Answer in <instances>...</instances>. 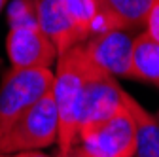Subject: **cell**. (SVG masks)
Returning <instances> with one entry per match:
<instances>
[{
  "mask_svg": "<svg viewBox=\"0 0 159 157\" xmlns=\"http://www.w3.org/2000/svg\"><path fill=\"white\" fill-rule=\"evenodd\" d=\"M84 46H76L57 57V70L53 72L51 96L59 114V151H66L78 142V110L89 78L97 74Z\"/></svg>",
  "mask_w": 159,
  "mask_h": 157,
  "instance_id": "1",
  "label": "cell"
},
{
  "mask_svg": "<svg viewBox=\"0 0 159 157\" xmlns=\"http://www.w3.org/2000/svg\"><path fill=\"white\" fill-rule=\"evenodd\" d=\"M59 114L51 91L0 134V153L42 150L57 142Z\"/></svg>",
  "mask_w": 159,
  "mask_h": 157,
  "instance_id": "2",
  "label": "cell"
},
{
  "mask_svg": "<svg viewBox=\"0 0 159 157\" xmlns=\"http://www.w3.org/2000/svg\"><path fill=\"white\" fill-rule=\"evenodd\" d=\"M51 68H10L0 82V134L51 91Z\"/></svg>",
  "mask_w": 159,
  "mask_h": 157,
  "instance_id": "3",
  "label": "cell"
},
{
  "mask_svg": "<svg viewBox=\"0 0 159 157\" xmlns=\"http://www.w3.org/2000/svg\"><path fill=\"white\" fill-rule=\"evenodd\" d=\"M78 142L95 157H133L136 148V127L125 104L108 119L82 129Z\"/></svg>",
  "mask_w": 159,
  "mask_h": 157,
  "instance_id": "4",
  "label": "cell"
},
{
  "mask_svg": "<svg viewBox=\"0 0 159 157\" xmlns=\"http://www.w3.org/2000/svg\"><path fill=\"white\" fill-rule=\"evenodd\" d=\"M133 44L134 38L131 36V30L110 29L89 36L82 46L97 68L114 78H129Z\"/></svg>",
  "mask_w": 159,
  "mask_h": 157,
  "instance_id": "5",
  "label": "cell"
},
{
  "mask_svg": "<svg viewBox=\"0 0 159 157\" xmlns=\"http://www.w3.org/2000/svg\"><path fill=\"white\" fill-rule=\"evenodd\" d=\"M123 108V87L114 76L98 70L85 83L78 110V134L82 129L101 123Z\"/></svg>",
  "mask_w": 159,
  "mask_h": 157,
  "instance_id": "6",
  "label": "cell"
},
{
  "mask_svg": "<svg viewBox=\"0 0 159 157\" xmlns=\"http://www.w3.org/2000/svg\"><path fill=\"white\" fill-rule=\"evenodd\" d=\"M6 51L11 68H51L59 57L55 44L40 27L10 29Z\"/></svg>",
  "mask_w": 159,
  "mask_h": 157,
  "instance_id": "7",
  "label": "cell"
},
{
  "mask_svg": "<svg viewBox=\"0 0 159 157\" xmlns=\"http://www.w3.org/2000/svg\"><path fill=\"white\" fill-rule=\"evenodd\" d=\"M36 13L40 29L55 44L59 55L87 40V36L72 21L63 0H36Z\"/></svg>",
  "mask_w": 159,
  "mask_h": 157,
  "instance_id": "8",
  "label": "cell"
},
{
  "mask_svg": "<svg viewBox=\"0 0 159 157\" xmlns=\"http://www.w3.org/2000/svg\"><path fill=\"white\" fill-rule=\"evenodd\" d=\"M123 104L136 127V148L133 157H159V119L123 89Z\"/></svg>",
  "mask_w": 159,
  "mask_h": 157,
  "instance_id": "9",
  "label": "cell"
},
{
  "mask_svg": "<svg viewBox=\"0 0 159 157\" xmlns=\"http://www.w3.org/2000/svg\"><path fill=\"white\" fill-rule=\"evenodd\" d=\"M159 0H101V10L114 29L134 30L146 25V19Z\"/></svg>",
  "mask_w": 159,
  "mask_h": 157,
  "instance_id": "10",
  "label": "cell"
},
{
  "mask_svg": "<svg viewBox=\"0 0 159 157\" xmlns=\"http://www.w3.org/2000/svg\"><path fill=\"white\" fill-rule=\"evenodd\" d=\"M129 78L159 87V42L150 38L146 32L134 38Z\"/></svg>",
  "mask_w": 159,
  "mask_h": 157,
  "instance_id": "11",
  "label": "cell"
},
{
  "mask_svg": "<svg viewBox=\"0 0 159 157\" xmlns=\"http://www.w3.org/2000/svg\"><path fill=\"white\" fill-rule=\"evenodd\" d=\"M8 23L13 27H40L36 13V0H13L8 8Z\"/></svg>",
  "mask_w": 159,
  "mask_h": 157,
  "instance_id": "12",
  "label": "cell"
},
{
  "mask_svg": "<svg viewBox=\"0 0 159 157\" xmlns=\"http://www.w3.org/2000/svg\"><path fill=\"white\" fill-rule=\"evenodd\" d=\"M146 34L150 38H153L155 42H159V4L152 10V13L146 19Z\"/></svg>",
  "mask_w": 159,
  "mask_h": 157,
  "instance_id": "13",
  "label": "cell"
},
{
  "mask_svg": "<svg viewBox=\"0 0 159 157\" xmlns=\"http://www.w3.org/2000/svg\"><path fill=\"white\" fill-rule=\"evenodd\" d=\"M55 157H95V155H91L82 144L80 142H76L74 146H70L66 151H57V155Z\"/></svg>",
  "mask_w": 159,
  "mask_h": 157,
  "instance_id": "14",
  "label": "cell"
},
{
  "mask_svg": "<svg viewBox=\"0 0 159 157\" xmlns=\"http://www.w3.org/2000/svg\"><path fill=\"white\" fill-rule=\"evenodd\" d=\"M0 157H51L40 150H30V151H19V153H0Z\"/></svg>",
  "mask_w": 159,
  "mask_h": 157,
  "instance_id": "15",
  "label": "cell"
},
{
  "mask_svg": "<svg viewBox=\"0 0 159 157\" xmlns=\"http://www.w3.org/2000/svg\"><path fill=\"white\" fill-rule=\"evenodd\" d=\"M8 2H10V0H0V11H2V10L8 6Z\"/></svg>",
  "mask_w": 159,
  "mask_h": 157,
  "instance_id": "16",
  "label": "cell"
},
{
  "mask_svg": "<svg viewBox=\"0 0 159 157\" xmlns=\"http://www.w3.org/2000/svg\"><path fill=\"white\" fill-rule=\"evenodd\" d=\"M155 117H157V119H159V112H157V115H155Z\"/></svg>",
  "mask_w": 159,
  "mask_h": 157,
  "instance_id": "17",
  "label": "cell"
},
{
  "mask_svg": "<svg viewBox=\"0 0 159 157\" xmlns=\"http://www.w3.org/2000/svg\"><path fill=\"white\" fill-rule=\"evenodd\" d=\"M97 2H98V4H101V0H97Z\"/></svg>",
  "mask_w": 159,
  "mask_h": 157,
  "instance_id": "18",
  "label": "cell"
}]
</instances>
